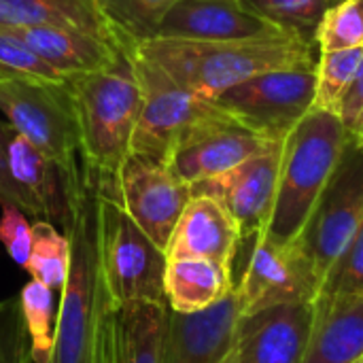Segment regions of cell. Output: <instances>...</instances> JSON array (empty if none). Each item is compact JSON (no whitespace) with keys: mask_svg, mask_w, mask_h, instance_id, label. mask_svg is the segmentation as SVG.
I'll use <instances>...</instances> for the list:
<instances>
[{"mask_svg":"<svg viewBox=\"0 0 363 363\" xmlns=\"http://www.w3.org/2000/svg\"><path fill=\"white\" fill-rule=\"evenodd\" d=\"M136 51L164 68L179 85L206 100H215L225 89L266 70L317 64L315 43L294 32L234 40L153 36L140 43Z\"/></svg>","mask_w":363,"mask_h":363,"instance_id":"obj_1","label":"cell"},{"mask_svg":"<svg viewBox=\"0 0 363 363\" xmlns=\"http://www.w3.org/2000/svg\"><path fill=\"white\" fill-rule=\"evenodd\" d=\"M349 145L334 111L311 108L283 138L277 198L262 236L272 242L296 240L332 179Z\"/></svg>","mask_w":363,"mask_h":363,"instance_id":"obj_2","label":"cell"},{"mask_svg":"<svg viewBox=\"0 0 363 363\" xmlns=\"http://www.w3.org/2000/svg\"><path fill=\"white\" fill-rule=\"evenodd\" d=\"M79 128V155L83 166L100 177H115L132 153L140 111V85L132 51L96 72L66 79Z\"/></svg>","mask_w":363,"mask_h":363,"instance_id":"obj_3","label":"cell"},{"mask_svg":"<svg viewBox=\"0 0 363 363\" xmlns=\"http://www.w3.org/2000/svg\"><path fill=\"white\" fill-rule=\"evenodd\" d=\"M70 268L57 306V336L49 363H91L94 332L106 291L98 257V172L83 166L66 230Z\"/></svg>","mask_w":363,"mask_h":363,"instance_id":"obj_4","label":"cell"},{"mask_svg":"<svg viewBox=\"0 0 363 363\" xmlns=\"http://www.w3.org/2000/svg\"><path fill=\"white\" fill-rule=\"evenodd\" d=\"M98 257L108 296L117 304H166V251L160 249L104 187L98 174ZM168 306V304H166Z\"/></svg>","mask_w":363,"mask_h":363,"instance_id":"obj_5","label":"cell"},{"mask_svg":"<svg viewBox=\"0 0 363 363\" xmlns=\"http://www.w3.org/2000/svg\"><path fill=\"white\" fill-rule=\"evenodd\" d=\"M317 64L259 72L215 98V102L266 140H283L315 106Z\"/></svg>","mask_w":363,"mask_h":363,"instance_id":"obj_6","label":"cell"},{"mask_svg":"<svg viewBox=\"0 0 363 363\" xmlns=\"http://www.w3.org/2000/svg\"><path fill=\"white\" fill-rule=\"evenodd\" d=\"M0 111L9 123L68 174H79V128L66 81H0Z\"/></svg>","mask_w":363,"mask_h":363,"instance_id":"obj_7","label":"cell"},{"mask_svg":"<svg viewBox=\"0 0 363 363\" xmlns=\"http://www.w3.org/2000/svg\"><path fill=\"white\" fill-rule=\"evenodd\" d=\"M134 72L140 85V111L132 138V153L170 162L181 136L204 115L217 108L215 100H206L179 85L155 62L132 51Z\"/></svg>","mask_w":363,"mask_h":363,"instance_id":"obj_8","label":"cell"},{"mask_svg":"<svg viewBox=\"0 0 363 363\" xmlns=\"http://www.w3.org/2000/svg\"><path fill=\"white\" fill-rule=\"evenodd\" d=\"M100 179L140 230L166 251L181 215L194 196L191 185L177 177L170 164L140 153H130L113 179Z\"/></svg>","mask_w":363,"mask_h":363,"instance_id":"obj_9","label":"cell"},{"mask_svg":"<svg viewBox=\"0 0 363 363\" xmlns=\"http://www.w3.org/2000/svg\"><path fill=\"white\" fill-rule=\"evenodd\" d=\"M321 285L323 277L300 236L289 242H272L259 234L236 287L240 315L247 317L283 304H313Z\"/></svg>","mask_w":363,"mask_h":363,"instance_id":"obj_10","label":"cell"},{"mask_svg":"<svg viewBox=\"0 0 363 363\" xmlns=\"http://www.w3.org/2000/svg\"><path fill=\"white\" fill-rule=\"evenodd\" d=\"M363 221V143H349L300 234L325 279ZM323 287V285H321Z\"/></svg>","mask_w":363,"mask_h":363,"instance_id":"obj_11","label":"cell"},{"mask_svg":"<svg viewBox=\"0 0 363 363\" xmlns=\"http://www.w3.org/2000/svg\"><path fill=\"white\" fill-rule=\"evenodd\" d=\"M268 143L217 104L181 136L168 164L177 177L196 185L232 170Z\"/></svg>","mask_w":363,"mask_h":363,"instance_id":"obj_12","label":"cell"},{"mask_svg":"<svg viewBox=\"0 0 363 363\" xmlns=\"http://www.w3.org/2000/svg\"><path fill=\"white\" fill-rule=\"evenodd\" d=\"M283 140H270L262 151L232 170L191 185L194 196L215 198L238 223L242 240L257 238L272 215Z\"/></svg>","mask_w":363,"mask_h":363,"instance_id":"obj_13","label":"cell"},{"mask_svg":"<svg viewBox=\"0 0 363 363\" xmlns=\"http://www.w3.org/2000/svg\"><path fill=\"white\" fill-rule=\"evenodd\" d=\"M166 315V304H117L104 291L96 319L91 363H164Z\"/></svg>","mask_w":363,"mask_h":363,"instance_id":"obj_14","label":"cell"},{"mask_svg":"<svg viewBox=\"0 0 363 363\" xmlns=\"http://www.w3.org/2000/svg\"><path fill=\"white\" fill-rule=\"evenodd\" d=\"M240 317L236 287L200 313L183 315L168 308L164 363H238Z\"/></svg>","mask_w":363,"mask_h":363,"instance_id":"obj_15","label":"cell"},{"mask_svg":"<svg viewBox=\"0 0 363 363\" xmlns=\"http://www.w3.org/2000/svg\"><path fill=\"white\" fill-rule=\"evenodd\" d=\"M6 153L11 177L28 198L32 217L68 230L72 219V202L81 185V172L68 174L19 132H13Z\"/></svg>","mask_w":363,"mask_h":363,"instance_id":"obj_16","label":"cell"},{"mask_svg":"<svg viewBox=\"0 0 363 363\" xmlns=\"http://www.w3.org/2000/svg\"><path fill=\"white\" fill-rule=\"evenodd\" d=\"M313 304H283L238 323V363H304Z\"/></svg>","mask_w":363,"mask_h":363,"instance_id":"obj_17","label":"cell"},{"mask_svg":"<svg viewBox=\"0 0 363 363\" xmlns=\"http://www.w3.org/2000/svg\"><path fill=\"white\" fill-rule=\"evenodd\" d=\"M281 30L242 0H179L164 17L157 36L191 40H234L272 36Z\"/></svg>","mask_w":363,"mask_h":363,"instance_id":"obj_18","label":"cell"},{"mask_svg":"<svg viewBox=\"0 0 363 363\" xmlns=\"http://www.w3.org/2000/svg\"><path fill=\"white\" fill-rule=\"evenodd\" d=\"M242 240L234 217L211 196H191L166 247V257H206L232 268Z\"/></svg>","mask_w":363,"mask_h":363,"instance_id":"obj_19","label":"cell"},{"mask_svg":"<svg viewBox=\"0 0 363 363\" xmlns=\"http://www.w3.org/2000/svg\"><path fill=\"white\" fill-rule=\"evenodd\" d=\"M362 357L363 296L319 294L304 363H355Z\"/></svg>","mask_w":363,"mask_h":363,"instance_id":"obj_20","label":"cell"},{"mask_svg":"<svg viewBox=\"0 0 363 363\" xmlns=\"http://www.w3.org/2000/svg\"><path fill=\"white\" fill-rule=\"evenodd\" d=\"M62 77L87 74L111 66L123 47L79 28H9Z\"/></svg>","mask_w":363,"mask_h":363,"instance_id":"obj_21","label":"cell"},{"mask_svg":"<svg viewBox=\"0 0 363 363\" xmlns=\"http://www.w3.org/2000/svg\"><path fill=\"white\" fill-rule=\"evenodd\" d=\"M164 291L170 311L200 313L234 291L232 268L206 257H172L166 264Z\"/></svg>","mask_w":363,"mask_h":363,"instance_id":"obj_22","label":"cell"},{"mask_svg":"<svg viewBox=\"0 0 363 363\" xmlns=\"http://www.w3.org/2000/svg\"><path fill=\"white\" fill-rule=\"evenodd\" d=\"M40 26L79 28L115 43L96 0H0V28Z\"/></svg>","mask_w":363,"mask_h":363,"instance_id":"obj_23","label":"cell"},{"mask_svg":"<svg viewBox=\"0 0 363 363\" xmlns=\"http://www.w3.org/2000/svg\"><path fill=\"white\" fill-rule=\"evenodd\" d=\"M98 9L123 49L134 51L140 43L157 36L168 11L179 0H96Z\"/></svg>","mask_w":363,"mask_h":363,"instance_id":"obj_24","label":"cell"},{"mask_svg":"<svg viewBox=\"0 0 363 363\" xmlns=\"http://www.w3.org/2000/svg\"><path fill=\"white\" fill-rule=\"evenodd\" d=\"M55 291L40 281H30L21 294L19 304L23 313V323L30 336L32 363H49L57 336V300Z\"/></svg>","mask_w":363,"mask_h":363,"instance_id":"obj_25","label":"cell"},{"mask_svg":"<svg viewBox=\"0 0 363 363\" xmlns=\"http://www.w3.org/2000/svg\"><path fill=\"white\" fill-rule=\"evenodd\" d=\"M70 268V240L68 234H62L51 221L36 219L32 225V247L26 264V272L51 287L62 291Z\"/></svg>","mask_w":363,"mask_h":363,"instance_id":"obj_26","label":"cell"},{"mask_svg":"<svg viewBox=\"0 0 363 363\" xmlns=\"http://www.w3.org/2000/svg\"><path fill=\"white\" fill-rule=\"evenodd\" d=\"M363 60V47L319 51L317 57V89L315 106L323 111H338L342 96L353 83Z\"/></svg>","mask_w":363,"mask_h":363,"instance_id":"obj_27","label":"cell"},{"mask_svg":"<svg viewBox=\"0 0 363 363\" xmlns=\"http://www.w3.org/2000/svg\"><path fill=\"white\" fill-rule=\"evenodd\" d=\"M249 9L277 23L281 30L294 32L315 43V32L325 11L338 0H242Z\"/></svg>","mask_w":363,"mask_h":363,"instance_id":"obj_28","label":"cell"},{"mask_svg":"<svg viewBox=\"0 0 363 363\" xmlns=\"http://www.w3.org/2000/svg\"><path fill=\"white\" fill-rule=\"evenodd\" d=\"M315 45L319 51L363 47V0H338L321 17Z\"/></svg>","mask_w":363,"mask_h":363,"instance_id":"obj_29","label":"cell"},{"mask_svg":"<svg viewBox=\"0 0 363 363\" xmlns=\"http://www.w3.org/2000/svg\"><path fill=\"white\" fill-rule=\"evenodd\" d=\"M0 81H66L15 32L0 28Z\"/></svg>","mask_w":363,"mask_h":363,"instance_id":"obj_30","label":"cell"},{"mask_svg":"<svg viewBox=\"0 0 363 363\" xmlns=\"http://www.w3.org/2000/svg\"><path fill=\"white\" fill-rule=\"evenodd\" d=\"M325 296H363V221L323 279Z\"/></svg>","mask_w":363,"mask_h":363,"instance_id":"obj_31","label":"cell"},{"mask_svg":"<svg viewBox=\"0 0 363 363\" xmlns=\"http://www.w3.org/2000/svg\"><path fill=\"white\" fill-rule=\"evenodd\" d=\"M0 363H32L30 336L19 298L0 302Z\"/></svg>","mask_w":363,"mask_h":363,"instance_id":"obj_32","label":"cell"},{"mask_svg":"<svg viewBox=\"0 0 363 363\" xmlns=\"http://www.w3.org/2000/svg\"><path fill=\"white\" fill-rule=\"evenodd\" d=\"M0 242L4 245L11 259L26 268L32 247V225L26 219V213L13 204H2L0 215Z\"/></svg>","mask_w":363,"mask_h":363,"instance_id":"obj_33","label":"cell"},{"mask_svg":"<svg viewBox=\"0 0 363 363\" xmlns=\"http://www.w3.org/2000/svg\"><path fill=\"white\" fill-rule=\"evenodd\" d=\"M336 115L342 121L349 143H363V60L353 83L338 104Z\"/></svg>","mask_w":363,"mask_h":363,"instance_id":"obj_34","label":"cell"},{"mask_svg":"<svg viewBox=\"0 0 363 363\" xmlns=\"http://www.w3.org/2000/svg\"><path fill=\"white\" fill-rule=\"evenodd\" d=\"M15 128L11 123H2L0 121V206L2 204H13L19 211H23L26 215H32V206L28 202V198L23 196V191L17 187V183L11 177V168H9V140L13 136Z\"/></svg>","mask_w":363,"mask_h":363,"instance_id":"obj_35","label":"cell"},{"mask_svg":"<svg viewBox=\"0 0 363 363\" xmlns=\"http://www.w3.org/2000/svg\"><path fill=\"white\" fill-rule=\"evenodd\" d=\"M355 363H363V357H362V359H357V362H355Z\"/></svg>","mask_w":363,"mask_h":363,"instance_id":"obj_36","label":"cell"}]
</instances>
